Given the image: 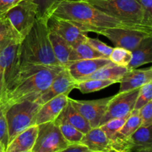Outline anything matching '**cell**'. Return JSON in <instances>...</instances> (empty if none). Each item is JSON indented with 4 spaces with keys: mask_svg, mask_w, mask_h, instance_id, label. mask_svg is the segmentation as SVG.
<instances>
[{
    "mask_svg": "<svg viewBox=\"0 0 152 152\" xmlns=\"http://www.w3.org/2000/svg\"><path fill=\"white\" fill-rule=\"evenodd\" d=\"M50 16L71 22L86 34L94 32L99 34L108 28L126 27L118 19L84 1H58L52 9Z\"/></svg>",
    "mask_w": 152,
    "mask_h": 152,
    "instance_id": "6da1fadb",
    "label": "cell"
},
{
    "mask_svg": "<svg viewBox=\"0 0 152 152\" xmlns=\"http://www.w3.org/2000/svg\"><path fill=\"white\" fill-rule=\"evenodd\" d=\"M63 68L33 64L22 65L3 103L10 105L26 99L36 101Z\"/></svg>",
    "mask_w": 152,
    "mask_h": 152,
    "instance_id": "7a4b0ae2",
    "label": "cell"
},
{
    "mask_svg": "<svg viewBox=\"0 0 152 152\" xmlns=\"http://www.w3.org/2000/svg\"><path fill=\"white\" fill-rule=\"evenodd\" d=\"M19 64L61 66L55 58L49 39L47 21L37 19L19 45Z\"/></svg>",
    "mask_w": 152,
    "mask_h": 152,
    "instance_id": "3957f363",
    "label": "cell"
},
{
    "mask_svg": "<svg viewBox=\"0 0 152 152\" xmlns=\"http://www.w3.org/2000/svg\"><path fill=\"white\" fill-rule=\"evenodd\" d=\"M107 15L118 19L126 27L152 33V28L142 23L143 11L139 0H88L86 1Z\"/></svg>",
    "mask_w": 152,
    "mask_h": 152,
    "instance_id": "277c9868",
    "label": "cell"
},
{
    "mask_svg": "<svg viewBox=\"0 0 152 152\" xmlns=\"http://www.w3.org/2000/svg\"><path fill=\"white\" fill-rule=\"evenodd\" d=\"M4 105L10 142L19 133L35 125L36 114L41 105L29 99Z\"/></svg>",
    "mask_w": 152,
    "mask_h": 152,
    "instance_id": "5b68a950",
    "label": "cell"
},
{
    "mask_svg": "<svg viewBox=\"0 0 152 152\" xmlns=\"http://www.w3.org/2000/svg\"><path fill=\"white\" fill-rule=\"evenodd\" d=\"M19 42H13L0 52V102H4L19 74Z\"/></svg>",
    "mask_w": 152,
    "mask_h": 152,
    "instance_id": "8992f818",
    "label": "cell"
},
{
    "mask_svg": "<svg viewBox=\"0 0 152 152\" xmlns=\"http://www.w3.org/2000/svg\"><path fill=\"white\" fill-rule=\"evenodd\" d=\"M22 42L37 19V6L31 0H20L4 16Z\"/></svg>",
    "mask_w": 152,
    "mask_h": 152,
    "instance_id": "52a82bcc",
    "label": "cell"
},
{
    "mask_svg": "<svg viewBox=\"0 0 152 152\" xmlns=\"http://www.w3.org/2000/svg\"><path fill=\"white\" fill-rule=\"evenodd\" d=\"M70 145L54 121L38 126L37 140L31 152H57Z\"/></svg>",
    "mask_w": 152,
    "mask_h": 152,
    "instance_id": "ba28073f",
    "label": "cell"
},
{
    "mask_svg": "<svg viewBox=\"0 0 152 152\" xmlns=\"http://www.w3.org/2000/svg\"><path fill=\"white\" fill-rule=\"evenodd\" d=\"M108 38L116 47L126 48L132 51L144 39L152 37V33L137 28L127 27H114L99 33Z\"/></svg>",
    "mask_w": 152,
    "mask_h": 152,
    "instance_id": "9c48e42d",
    "label": "cell"
},
{
    "mask_svg": "<svg viewBox=\"0 0 152 152\" xmlns=\"http://www.w3.org/2000/svg\"><path fill=\"white\" fill-rule=\"evenodd\" d=\"M139 91L140 88H137L129 91L118 93L111 96L106 111L101 120L99 126L112 119L129 117L134 110Z\"/></svg>",
    "mask_w": 152,
    "mask_h": 152,
    "instance_id": "30bf717a",
    "label": "cell"
},
{
    "mask_svg": "<svg viewBox=\"0 0 152 152\" xmlns=\"http://www.w3.org/2000/svg\"><path fill=\"white\" fill-rule=\"evenodd\" d=\"M111 96L94 100H77L68 98L75 109L87 120L91 129L99 126Z\"/></svg>",
    "mask_w": 152,
    "mask_h": 152,
    "instance_id": "8fae6325",
    "label": "cell"
},
{
    "mask_svg": "<svg viewBox=\"0 0 152 152\" xmlns=\"http://www.w3.org/2000/svg\"><path fill=\"white\" fill-rule=\"evenodd\" d=\"M48 31L62 37L71 47L81 42L86 41L88 36L76 25L65 19L50 16L47 19Z\"/></svg>",
    "mask_w": 152,
    "mask_h": 152,
    "instance_id": "7c38bea8",
    "label": "cell"
},
{
    "mask_svg": "<svg viewBox=\"0 0 152 152\" xmlns=\"http://www.w3.org/2000/svg\"><path fill=\"white\" fill-rule=\"evenodd\" d=\"M76 81L67 68H64L53 80L49 87L37 99L39 105H42L53 97L61 94H67L75 88Z\"/></svg>",
    "mask_w": 152,
    "mask_h": 152,
    "instance_id": "4fadbf2b",
    "label": "cell"
},
{
    "mask_svg": "<svg viewBox=\"0 0 152 152\" xmlns=\"http://www.w3.org/2000/svg\"><path fill=\"white\" fill-rule=\"evenodd\" d=\"M68 95L61 94L41 105L35 117V125L53 122L68 102Z\"/></svg>",
    "mask_w": 152,
    "mask_h": 152,
    "instance_id": "5bb4252c",
    "label": "cell"
},
{
    "mask_svg": "<svg viewBox=\"0 0 152 152\" xmlns=\"http://www.w3.org/2000/svg\"><path fill=\"white\" fill-rule=\"evenodd\" d=\"M108 58H95V59H81L72 62L67 68L73 78L76 80H82L94 73L105 65L111 64Z\"/></svg>",
    "mask_w": 152,
    "mask_h": 152,
    "instance_id": "9a60e30c",
    "label": "cell"
},
{
    "mask_svg": "<svg viewBox=\"0 0 152 152\" xmlns=\"http://www.w3.org/2000/svg\"><path fill=\"white\" fill-rule=\"evenodd\" d=\"M149 82H152L151 67L145 69L135 68L128 70L127 72L119 80L120 86L118 93L140 88Z\"/></svg>",
    "mask_w": 152,
    "mask_h": 152,
    "instance_id": "2e32d148",
    "label": "cell"
},
{
    "mask_svg": "<svg viewBox=\"0 0 152 152\" xmlns=\"http://www.w3.org/2000/svg\"><path fill=\"white\" fill-rule=\"evenodd\" d=\"M80 142L93 152H116L112 142L99 127L91 129Z\"/></svg>",
    "mask_w": 152,
    "mask_h": 152,
    "instance_id": "e0dca14e",
    "label": "cell"
},
{
    "mask_svg": "<svg viewBox=\"0 0 152 152\" xmlns=\"http://www.w3.org/2000/svg\"><path fill=\"white\" fill-rule=\"evenodd\" d=\"M38 126H31L15 137L7 145L5 152L31 151L36 142Z\"/></svg>",
    "mask_w": 152,
    "mask_h": 152,
    "instance_id": "ac0fdd59",
    "label": "cell"
},
{
    "mask_svg": "<svg viewBox=\"0 0 152 152\" xmlns=\"http://www.w3.org/2000/svg\"><path fill=\"white\" fill-rule=\"evenodd\" d=\"M49 39L51 42L52 49L55 58L59 65L67 68L71 63L72 47L65 40L53 32L49 31Z\"/></svg>",
    "mask_w": 152,
    "mask_h": 152,
    "instance_id": "d6986e66",
    "label": "cell"
},
{
    "mask_svg": "<svg viewBox=\"0 0 152 152\" xmlns=\"http://www.w3.org/2000/svg\"><path fill=\"white\" fill-rule=\"evenodd\" d=\"M132 59L127 67L129 70L135 69L152 62V37L144 39L132 50Z\"/></svg>",
    "mask_w": 152,
    "mask_h": 152,
    "instance_id": "ffe728a7",
    "label": "cell"
},
{
    "mask_svg": "<svg viewBox=\"0 0 152 152\" xmlns=\"http://www.w3.org/2000/svg\"><path fill=\"white\" fill-rule=\"evenodd\" d=\"M56 120H64L86 134L91 129L88 122L75 109L68 100V102Z\"/></svg>",
    "mask_w": 152,
    "mask_h": 152,
    "instance_id": "44dd1931",
    "label": "cell"
},
{
    "mask_svg": "<svg viewBox=\"0 0 152 152\" xmlns=\"http://www.w3.org/2000/svg\"><path fill=\"white\" fill-rule=\"evenodd\" d=\"M128 70L129 69L126 67L120 66L111 62V64L102 67L88 77H85L78 81L87 80H112L115 83H119V80L127 72Z\"/></svg>",
    "mask_w": 152,
    "mask_h": 152,
    "instance_id": "7402d4cb",
    "label": "cell"
},
{
    "mask_svg": "<svg viewBox=\"0 0 152 152\" xmlns=\"http://www.w3.org/2000/svg\"><path fill=\"white\" fill-rule=\"evenodd\" d=\"M151 128L152 126H141L129 137L132 151L136 152L140 150L152 148Z\"/></svg>",
    "mask_w": 152,
    "mask_h": 152,
    "instance_id": "603a6c76",
    "label": "cell"
},
{
    "mask_svg": "<svg viewBox=\"0 0 152 152\" xmlns=\"http://www.w3.org/2000/svg\"><path fill=\"white\" fill-rule=\"evenodd\" d=\"M105 56L96 51L86 41L81 42L74 47L71 55V62L81 59H95V58H104ZM106 58V57H105Z\"/></svg>",
    "mask_w": 152,
    "mask_h": 152,
    "instance_id": "cb8c5ba5",
    "label": "cell"
},
{
    "mask_svg": "<svg viewBox=\"0 0 152 152\" xmlns=\"http://www.w3.org/2000/svg\"><path fill=\"white\" fill-rule=\"evenodd\" d=\"M116 83L112 80H87L77 81L75 88L78 89L82 94H89L98 91Z\"/></svg>",
    "mask_w": 152,
    "mask_h": 152,
    "instance_id": "d4e9b609",
    "label": "cell"
},
{
    "mask_svg": "<svg viewBox=\"0 0 152 152\" xmlns=\"http://www.w3.org/2000/svg\"><path fill=\"white\" fill-rule=\"evenodd\" d=\"M54 122L59 126L62 136L68 143H80L81 142L84 134L82 133L80 131L64 120H56Z\"/></svg>",
    "mask_w": 152,
    "mask_h": 152,
    "instance_id": "484cf974",
    "label": "cell"
},
{
    "mask_svg": "<svg viewBox=\"0 0 152 152\" xmlns=\"http://www.w3.org/2000/svg\"><path fill=\"white\" fill-rule=\"evenodd\" d=\"M13 42H21L13 32L8 21L4 18L0 19V52Z\"/></svg>",
    "mask_w": 152,
    "mask_h": 152,
    "instance_id": "4316f807",
    "label": "cell"
},
{
    "mask_svg": "<svg viewBox=\"0 0 152 152\" xmlns=\"http://www.w3.org/2000/svg\"><path fill=\"white\" fill-rule=\"evenodd\" d=\"M141 126V118L139 111L133 110L126 119L124 125L120 130V133L125 137L128 138L138 128Z\"/></svg>",
    "mask_w": 152,
    "mask_h": 152,
    "instance_id": "83f0119b",
    "label": "cell"
},
{
    "mask_svg": "<svg viewBox=\"0 0 152 152\" xmlns=\"http://www.w3.org/2000/svg\"><path fill=\"white\" fill-rule=\"evenodd\" d=\"M132 51L120 47L113 48L108 59L112 63L127 68L132 59Z\"/></svg>",
    "mask_w": 152,
    "mask_h": 152,
    "instance_id": "f1b7e54d",
    "label": "cell"
},
{
    "mask_svg": "<svg viewBox=\"0 0 152 152\" xmlns=\"http://www.w3.org/2000/svg\"><path fill=\"white\" fill-rule=\"evenodd\" d=\"M152 100V82L146 83L140 88L134 110L139 111L142 106Z\"/></svg>",
    "mask_w": 152,
    "mask_h": 152,
    "instance_id": "f546056e",
    "label": "cell"
},
{
    "mask_svg": "<svg viewBox=\"0 0 152 152\" xmlns=\"http://www.w3.org/2000/svg\"><path fill=\"white\" fill-rule=\"evenodd\" d=\"M37 6V19L47 21L57 0H31Z\"/></svg>",
    "mask_w": 152,
    "mask_h": 152,
    "instance_id": "4dcf8cb0",
    "label": "cell"
},
{
    "mask_svg": "<svg viewBox=\"0 0 152 152\" xmlns=\"http://www.w3.org/2000/svg\"><path fill=\"white\" fill-rule=\"evenodd\" d=\"M127 118L128 117H123V118L112 119V120L105 123V124L99 126V128L103 131L104 133L108 137V138H110L113 135L115 134L116 133L120 132Z\"/></svg>",
    "mask_w": 152,
    "mask_h": 152,
    "instance_id": "1f68e13d",
    "label": "cell"
},
{
    "mask_svg": "<svg viewBox=\"0 0 152 152\" xmlns=\"http://www.w3.org/2000/svg\"><path fill=\"white\" fill-rule=\"evenodd\" d=\"M0 142L7 148L9 143L8 129L4 112V105L0 102Z\"/></svg>",
    "mask_w": 152,
    "mask_h": 152,
    "instance_id": "d6a6232c",
    "label": "cell"
},
{
    "mask_svg": "<svg viewBox=\"0 0 152 152\" xmlns=\"http://www.w3.org/2000/svg\"><path fill=\"white\" fill-rule=\"evenodd\" d=\"M86 41L87 42L94 50H96V51L99 52V53L103 55L105 57H109L110 54H111V51H112L113 50L112 47L108 46V45L102 42V41H100V40L96 38H90V37H87Z\"/></svg>",
    "mask_w": 152,
    "mask_h": 152,
    "instance_id": "836d02e7",
    "label": "cell"
},
{
    "mask_svg": "<svg viewBox=\"0 0 152 152\" xmlns=\"http://www.w3.org/2000/svg\"><path fill=\"white\" fill-rule=\"evenodd\" d=\"M139 114L141 118V126H152V100L139 110Z\"/></svg>",
    "mask_w": 152,
    "mask_h": 152,
    "instance_id": "e575fe53",
    "label": "cell"
},
{
    "mask_svg": "<svg viewBox=\"0 0 152 152\" xmlns=\"http://www.w3.org/2000/svg\"><path fill=\"white\" fill-rule=\"evenodd\" d=\"M143 11L144 25L152 28V0H139Z\"/></svg>",
    "mask_w": 152,
    "mask_h": 152,
    "instance_id": "d590c367",
    "label": "cell"
},
{
    "mask_svg": "<svg viewBox=\"0 0 152 152\" xmlns=\"http://www.w3.org/2000/svg\"><path fill=\"white\" fill-rule=\"evenodd\" d=\"M19 1L20 0H0V19H3L7 12Z\"/></svg>",
    "mask_w": 152,
    "mask_h": 152,
    "instance_id": "8d00e7d4",
    "label": "cell"
},
{
    "mask_svg": "<svg viewBox=\"0 0 152 152\" xmlns=\"http://www.w3.org/2000/svg\"><path fill=\"white\" fill-rule=\"evenodd\" d=\"M57 152H93L89 149L86 145H83L81 142L80 143L70 144L63 149Z\"/></svg>",
    "mask_w": 152,
    "mask_h": 152,
    "instance_id": "74e56055",
    "label": "cell"
},
{
    "mask_svg": "<svg viewBox=\"0 0 152 152\" xmlns=\"http://www.w3.org/2000/svg\"><path fill=\"white\" fill-rule=\"evenodd\" d=\"M6 148L3 145V144L0 142V152H5Z\"/></svg>",
    "mask_w": 152,
    "mask_h": 152,
    "instance_id": "f35d334b",
    "label": "cell"
},
{
    "mask_svg": "<svg viewBox=\"0 0 152 152\" xmlns=\"http://www.w3.org/2000/svg\"><path fill=\"white\" fill-rule=\"evenodd\" d=\"M136 152H152V148H148V149L140 150V151H137Z\"/></svg>",
    "mask_w": 152,
    "mask_h": 152,
    "instance_id": "ab89813d",
    "label": "cell"
},
{
    "mask_svg": "<svg viewBox=\"0 0 152 152\" xmlns=\"http://www.w3.org/2000/svg\"><path fill=\"white\" fill-rule=\"evenodd\" d=\"M60 1H64V0H57V2ZM65 1H80V0H65Z\"/></svg>",
    "mask_w": 152,
    "mask_h": 152,
    "instance_id": "60d3db41",
    "label": "cell"
},
{
    "mask_svg": "<svg viewBox=\"0 0 152 152\" xmlns=\"http://www.w3.org/2000/svg\"><path fill=\"white\" fill-rule=\"evenodd\" d=\"M80 1H88V0H80Z\"/></svg>",
    "mask_w": 152,
    "mask_h": 152,
    "instance_id": "b9f144b4",
    "label": "cell"
},
{
    "mask_svg": "<svg viewBox=\"0 0 152 152\" xmlns=\"http://www.w3.org/2000/svg\"><path fill=\"white\" fill-rule=\"evenodd\" d=\"M22 152H31V151H22Z\"/></svg>",
    "mask_w": 152,
    "mask_h": 152,
    "instance_id": "7bdbcfd3",
    "label": "cell"
}]
</instances>
